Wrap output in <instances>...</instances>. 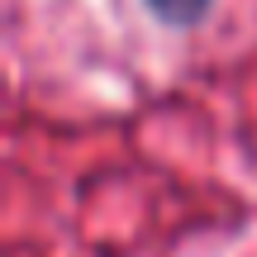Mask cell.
<instances>
[{
    "label": "cell",
    "mask_w": 257,
    "mask_h": 257,
    "mask_svg": "<svg viewBox=\"0 0 257 257\" xmlns=\"http://www.w3.org/2000/svg\"><path fill=\"white\" fill-rule=\"evenodd\" d=\"M143 10L167 29H191L200 19H210L214 0H143Z\"/></svg>",
    "instance_id": "obj_1"
}]
</instances>
